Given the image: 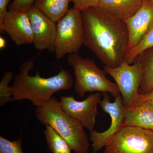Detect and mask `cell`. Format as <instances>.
<instances>
[{"label": "cell", "instance_id": "15", "mask_svg": "<svg viewBox=\"0 0 153 153\" xmlns=\"http://www.w3.org/2000/svg\"><path fill=\"white\" fill-rule=\"evenodd\" d=\"M70 0H36L34 5L53 22L57 23L68 12Z\"/></svg>", "mask_w": 153, "mask_h": 153}, {"label": "cell", "instance_id": "2", "mask_svg": "<svg viewBox=\"0 0 153 153\" xmlns=\"http://www.w3.org/2000/svg\"><path fill=\"white\" fill-rule=\"evenodd\" d=\"M34 66V58L24 62L19 71L14 76L11 86L14 100H28L36 107L43 106L61 90H69L74 85L71 74L67 70L62 69L58 74L51 77H41L37 71L34 76L29 73Z\"/></svg>", "mask_w": 153, "mask_h": 153}, {"label": "cell", "instance_id": "11", "mask_svg": "<svg viewBox=\"0 0 153 153\" xmlns=\"http://www.w3.org/2000/svg\"><path fill=\"white\" fill-rule=\"evenodd\" d=\"M18 46L33 44L34 36L27 12L8 10L4 19L3 33Z\"/></svg>", "mask_w": 153, "mask_h": 153}, {"label": "cell", "instance_id": "1", "mask_svg": "<svg viewBox=\"0 0 153 153\" xmlns=\"http://www.w3.org/2000/svg\"><path fill=\"white\" fill-rule=\"evenodd\" d=\"M83 45L106 67L116 68L124 60L129 35L125 22L98 7L81 11Z\"/></svg>", "mask_w": 153, "mask_h": 153}, {"label": "cell", "instance_id": "22", "mask_svg": "<svg viewBox=\"0 0 153 153\" xmlns=\"http://www.w3.org/2000/svg\"><path fill=\"white\" fill-rule=\"evenodd\" d=\"M74 4V8L81 11L91 7H98L100 0H70Z\"/></svg>", "mask_w": 153, "mask_h": 153}, {"label": "cell", "instance_id": "12", "mask_svg": "<svg viewBox=\"0 0 153 153\" xmlns=\"http://www.w3.org/2000/svg\"><path fill=\"white\" fill-rule=\"evenodd\" d=\"M128 30V50L134 47L153 24V3L145 0L138 10L125 20Z\"/></svg>", "mask_w": 153, "mask_h": 153}, {"label": "cell", "instance_id": "20", "mask_svg": "<svg viewBox=\"0 0 153 153\" xmlns=\"http://www.w3.org/2000/svg\"><path fill=\"white\" fill-rule=\"evenodd\" d=\"M21 138L14 141L9 140L0 137V153H24L22 147Z\"/></svg>", "mask_w": 153, "mask_h": 153}, {"label": "cell", "instance_id": "9", "mask_svg": "<svg viewBox=\"0 0 153 153\" xmlns=\"http://www.w3.org/2000/svg\"><path fill=\"white\" fill-rule=\"evenodd\" d=\"M101 97L98 92L90 94L81 101L75 100L73 96H61L60 102L68 115L80 122L90 132L94 130L96 118L98 114L97 107Z\"/></svg>", "mask_w": 153, "mask_h": 153}, {"label": "cell", "instance_id": "24", "mask_svg": "<svg viewBox=\"0 0 153 153\" xmlns=\"http://www.w3.org/2000/svg\"><path fill=\"white\" fill-rule=\"evenodd\" d=\"M146 102L153 106V88L147 93L140 94L138 102Z\"/></svg>", "mask_w": 153, "mask_h": 153}, {"label": "cell", "instance_id": "19", "mask_svg": "<svg viewBox=\"0 0 153 153\" xmlns=\"http://www.w3.org/2000/svg\"><path fill=\"white\" fill-rule=\"evenodd\" d=\"M13 73L7 71L5 72L0 82V105L4 106L10 102L14 101L12 96L10 83L14 79Z\"/></svg>", "mask_w": 153, "mask_h": 153}, {"label": "cell", "instance_id": "23", "mask_svg": "<svg viewBox=\"0 0 153 153\" xmlns=\"http://www.w3.org/2000/svg\"><path fill=\"white\" fill-rule=\"evenodd\" d=\"M11 0H0V32L2 34L4 19L8 10L7 7Z\"/></svg>", "mask_w": 153, "mask_h": 153}, {"label": "cell", "instance_id": "10", "mask_svg": "<svg viewBox=\"0 0 153 153\" xmlns=\"http://www.w3.org/2000/svg\"><path fill=\"white\" fill-rule=\"evenodd\" d=\"M34 36L33 44L38 51L55 52L57 25L33 5L27 11Z\"/></svg>", "mask_w": 153, "mask_h": 153}, {"label": "cell", "instance_id": "8", "mask_svg": "<svg viewBox=\"0 0 153 153\" xmlns=\"http://www.w3.org/2000/svg\"><path fill=\"white\" fill-rule=\"evenodd\" d=\"M100 105L102 109L109 114L111 123L109 128L104 131L99 132L94 130L90 132L89 138L92 142L93 153H97L105 147L113 138L126 126V108L121 95L115 97L114 101L111 102L108 94L104 92Z\"/></svg>", "mask_w": 153, "mask_h": 153}, {"label": "cell", "instance_id": "13", "mask_svg": "<svg viewBox=\"0 0 153 153\" xmlns=\"http://www.w3.org/2000/svg\"><path fill=\"white\" fill-rule=\"evenodd\" d=\"M125 123L126 126L137 127L153 131V105L142 102L130 107L126 108Z\"/></svg>", "mask_w": 153, "mask_h": 153}, {"label": "cell", "instance_id": "25", "mask_svg": "<svg viewBox=\"0 0 153 153\" xmlns=\"http://www.w3.org/2000/svg\"><path fill=\"white\" fill-rule=\"evenodd\" d=\"M6 41L2 37H1L0 38V48L1 49H4L6 47Z\"/></svg>", "mask_w": 153, "mask_h": 153}, {"label": "cell", "instance_id": "16", "mask_svg": "<svg viewBox=\"0 0 153 153\" xmlns=\"http://www.w3.org/2000/svg\"><path fill=\"white\" fill-rule=\"evenodd\" d=\"M137 59L140 60L143 68V76L139 89L140 94H143L153 88V48L145 51Z\"/></svg>", "mask_w": 153, "mask_h": 153}, {"label": "cell", "instance_id": "17", "mask_svg": "<svg viewBox=\"0 0 153 153\" xmlns=\"http://www.w3.org/2000/svg\"><path fill=\"white\" fill-rule=\"evenodd\" d=\"M46 126L44 134L49 151L52 153H71L72 150L66 140L52 126Z\"/></svg>", "mask_w": 153, "mask_h": 153}, {"label": "cell", "instance_id": "6", "mask_svg": "<svg viewBox=\"0 0 153 153\" xmlns=\"http://www.w3.org/2000/svg\"><path fill=\"white\" fill-rule=\"evenodd\" d=\"M104 70L113 78L122 97L126 108L130 107L138 102L139 89L143 76V68L138 59L132 64L124 60L117 67L105 66Z\"/></svg>", "mask_w": 153, "mask_h": 153}, {"label": "cell", "instance_id": "27", "mask_svg": "<svg viewBox=\"0 0 153 153\" xmlns=\"http://www.w3.org/2000/svg\"></svg>", "mask_w": 153, "mask_h": 153}, {"label": "cell", "instance_id": "18", "mask_svg": "<svg viewBox=\"0 0 153 153\" xmlns=\"http://www.w3.org/2000/svg\"><path fill=\"white\" fill-rule=\"evenodd\" d=\"M152 48H153V24L138 43L127 52L124 60L129 64H133L140 55Z\"/></svg>", "mask_w": 153, "mask_h": 153}, {"label": "cell", "instance_id": "14", "mask_svg": "<svg viewBox=\"0 0 153 153\" xmlns=\"http://www.w3.org/2000/svg\"><path fill=\"white\" fill-rule=\"evenodd\" d=\"M145 0H100L98 7L124 21L138 10Z\"/></svg>", "mask_w": 153, "mask_h": 153}, {"label": "cell", "instance_id": "4", "mask_svg": "<svg viewBox=\"0 0 153 153\" xmlns=\"http://www.w3.org/2000/svg\"><path fill=\"white\" fill-rule=\"evenodd\" d=\"M67 62L74 71V89L80 97L94 91L109 92L114 98L121 95L116 83L107 78L106 72L99 68L94 60L74 53L68 55Z\"/></svg>", "mask_w": 153, "mask_h": 153}, {"label": "cell", "instance_id": "5", "mask_svg": "<svg viewBox=\"0 0 153 153\" xmlns=\"http://www.w3.org/2000/svg\"><path fill=\"white\" fill-rule=\"evenodd\" d=\"M55 56L60 60L66 55L78 53L83 45L81 12L72 8L56 23Z\"/></svg>", "mask_w": 153, "mask_h": 153}, {"label": "cell", "instance_id": "7", "mask_svg": "<svg viewBox=\"0 0 153 153\" xmlns=\"http://www.w3.org/2000/svg\"><path fill=\"white\" fill-rule=\"evenodd\" d=\"M104 148V153H153V131L126 126Z\"/></svg>", "mask_w": 153, "mask_h": 153}, {"label": "cell", "instance_id": "26", "mask_svg": "<svg viewBox=\"0 0 153 153\" xmlns=\"http://www.w3.org/2000/svg\"><path fill=\"white\" fill-rule=\"evenodd\" d=\"M150 1H152L153 3V0H150Z\"/></svg>", "mask_w": 153, "mask_h": 153}, {"label": "cell", "instance_id": "3", "mask_svg": "<svg viewBox=\"0 0 153 153\" xmlns=\"http://www.w3.org/2000/svg\"><path fill=\"white\" fill-rule=\"evenodd\" d=\"M35 116L45 125L52 126L60 134L75 153H88L89 143L84 126L62 108L60 101L52 97L43 106L36 107Z\"/></svg>", "mask_w": 153, "mask_h": 153}, {"label": "cell", "instance_id": "21", "mask_svg": "<svg viewBox=\"0 0 153 153\" xmlns=\"http://www.w3.org/2000/svg\"><path fill=\"white\" fill-rule=\"evenodd\" d=\"M36 0H13L9 5V10H13L27 12L34 5Z\"/></svg>", "mask_w": 153, "mask_h": 153}]
</instances>
